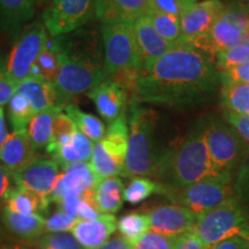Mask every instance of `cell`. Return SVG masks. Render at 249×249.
<instances>
[{
	"instance_id": "44dd1931",
	"label": "cell",
	"mask_w": 249,
	"mask_h": 249,
	"mask_svg": "<svg viewBox=\"0 0 249 249\" xmlns=\"http://www.w3.org/2000/svg\"><path fill=\"white\" fill-rule=\"evenodd\" d=\"M15 91L26 96L35 113L57 107L64 110L54 86L45 80L29 76L18 83Z\"/></svg>"
},
{
	"instance_id": "f1b7e54d",
	"label": "cell",
	"mask_w": 249,
	"mask_h": 249,
	"mask_svg": "<svg viewBox=\"0 0 249 249\" xmlns=\"http://www.w3.org/2000/svg\"><path fill=\"white\" fill-rule=\"evenodd\" d=\"M222 83L220 97L225 111L249 114V85L232 82Z\"/></svg>"
},
{
	"instance_id": "3957f363",
	"label": "cell",
	"mask_w": 249,
	"mask_h": 249,
	"mask_svg": "<svg viewBox=\"0 0 249 249\" xmlns=\"http://www.w3.org/2000/svg\"><path fill=\"white\" fill-rule=\"evenodd\" d=\"M211 163L204 138V121L191 129L179 144L158 154L152 178L161 186L182 188L209 178H220ZM232 178V177H230Z\"/></svg>"
},
{
	"instance_id": "cb8c5ba5",
	"label": "cell",
	"mask_w": 249,
	"mask_h": 249,
	"mask_svg": "<svg viewBox=\"0 0 249 249\" xmlns=\"http://www.w3.org/2000/svg\"><path fill=\"white\" fill-rule=\"evenodd\" d=\"M5 209L18 214H33L45 213L50 198H43L26 189L12 187L5 197Z\"/></svg>"
},
{
	"instance_id": "6da1fadb",
	"label": "cell",
	"mask_w": 249,
	"mask_h": 249,
	"mask_svg": "<svg viewBox=\"0 0 249 249\" xmlns=\"http://www.w3.org/2000/svg\"><path fill=\"white\" fill-rule=\"evenodd\" d=\"M220 82L213 61L187 45H177L140 71L134 99L140 104L186 107L213 97Z\"/></svg>"
},
{
	"instance_id": "277c9868",
	"label": "cell",
	"mask_w": 249,
	"mask_h": 249,
	"mask_svg": "<svg viewBox=\"0 0 249 249\" xmlns=\"http://www.w3.org/2000/svg\"><path fill=\"white\" fill-rule=\"evenodd\" d=\"M127 108L129 133L121 176L130 179L152 177L158 157L155 151V130L158 114L151 108L141 107L134 99H129Z\"/></svg>"
},
{
	"instance_id": "603a6c76",
	"label": "cell",
	"mask_w": 249,
	"mask_h": 249,
	"mask_svg": "<svg viewBox=\"0 0 249 249\" xmlns=\"http://www.w3.org/2000/svg\"><path fill=\"white\" fill-rule=\"evenodd\" d=\"M2 222L9 232L28 240L39 238L45 232V218L40 213L18 214L4 209Z\"/></svg>"
},
{
	"instance_id": "ba28073f",
	"label": "cell",
	"mask_w": 249,
	"mask_h": 249,
	"mask_svg": "<svg viewBox=\"0 0 249 249\" xmlns=\"http://www.w3.org/2000/svg\"><path fill=\"white\" fill-rule=\"evenodd\" d=\"M128 142L127 112L110 123L105 136L93 144L89 166L99 179L121 176Z\"/></svg>"
},
{
	"instance_id": "d4e9b609",
	"label": "cell",
	"mask_w": 249,
	"mask_h": 249,
	"mask_svg": "<svg viewBox=\"0 0 249 249\" xmlns=\"http://www.w3.org/2000/svg\"><path fill=\"white\" fill-rule=\"evenodd\" d=\"M124 182L118 177L103 179L95 188V203L99 213L114 214L124 204Z\"/></svg>"
},
{
	"instance_id": "c3c4849f",
	"label": "cell",
	"mask_w": 249,
	"mask_h": 249,
	"mask_svg": "<svg viewBox=\"0 0 249 249\" xmlns=\"http://www.w3.org/2000/svg\"><path fill=\"white\" fill-rule=\"evenodd\" d=\"M207 249H249V241L242 236H233L217 242Z\"/></svg>"
},
{
	"instance_id": "4316f807",
	"label": "cell",
	"mask_w": 249,
	"mask_h": 249,
	"mask_svg": "<svg viewBox=\"0 0 249 249\" xmlns=\"http://www.w3.org/2000/svg\"><path fill=\"white\" fill-rule=\"evenodd\" d=\"M60 59H59V43L57 37L49 38L45 48L40 52L35 64L30 70V77H38L53 85L58 75ZM28 76V77H29Z\"/></svg>"
},
{
	"instance_id": "681fc988",
	"label": "cell",
	"mask_w": 249,
	"mask_h": 249,
	"mask_svg": "<svg viewBox=\"0 0 249 249\" xmlns=\"http://www.w3.org/2000/svg\"><path fill=\"white\" fill-rule=\"evenodd\" d=\"M12 176L8 170L0 163V202L4 201L6 195L12 188Z\"/></svg>"
},
{
	"instance_id": "7a4b0ae2",
	"label": "cell",
	"mask_w": 249,
	"mask_h": 249,
	"mask_svg": "<svg viewBox=\"0 0 249 249\" xmlns=\"http://www.w3.org/2000/svg\"><path fill=\"white\" fill-rule=\"evenodd\" d=\"M59 66L53 86L62 107L107 79L96 31L77 29L58 36Z\"/></svg>"
},
{
	"instance_id": "6f0895ef",
	"label": "cell",
	"mask_w": 249,
	"mask_h": 249,
	"mask_svg": "<svg viewBox=\"0 0 249 249\" xmlns=\"http://www.w3.org/2000/svg\"><path fill=\"white\" fill-rule=\"evenodd\" d=\"M1 108H2V107H0V110H1Z\"/></svg>"
},
{
	"instance_id": "8992f818",
	"label": "cell",
	"mask_w": 249,
	"mask_h": 249,
	"mask_svg": "<svg viewBox=\"0 0 249 249\" xmlns=\"http://www.w3.org/2000/svg\"><path fill=\"white\" fill-rule=\"evenodd\" d=\"M232 182L233 178L220 177L201 180L182 188H170L160 185L158 194L169 198L172 203L188 209L196 217H200L234 196Z\"/></svg>"
},
{
	"instance_id": "30bf717a",
	"label": "cell",
	"mask_w": 249,
	"mask_h": 249,
	"mask_svg": "<svg viewBox=\"0 0 249 249\" xmlns=\"http://www.w3.org/2000/svg\"><path fill=\"white\" fill-rule=\"evenodd\" d=\"M49 34L43 22H34L24 28L9 52L6 68L17 85L27 79L30 70L45 48Z\"/></svg>"
},
{
	"instance_id": "9a60e30c",
	"label": "cell",
	"mask_w": 249,
	"mask_h": 249,
	"mask_svg": "<svg viewBox=\"0 0 249 249\" xmlns=\"http://www.w3.org/2000/svg\"><path fill=\"white\" fill-rule=\"evenodd\" d=\"M130 28L139 50L142 71L151 66L158 58L177 46L158 35L147 15L132 21Z\"/></svg>"
},
{
	"instance_id": "7bdbcfd3",
	"label": "cell",
	"mask_w": 249,
	"mask_h": 249,
	"mask_svg": "<svg viewBox=\"0 0 249 249\" xmlns=\"http://www.w3.org/2000/svg\"><path fill=\"white\" fill-rule=\"evenodd\" d=\"M79 222V219L59 210L45 219V232L61 233L68 232Z\"/></svg>"
},
{
	"instance_id": "ee69618b",
	"label": "cell",
	"mask_w": 249,
	"mask_h": 249,
	"mask_svg": "<svg viewBox=\"0 0 249 249\" xmlns=\"http://www.w3.org/2000/svg\"><path fill=\"white\" fill-rule=\"evenodd\" d=\"M18 85L9 76L6 64L0 59V107L8 103L12 96L14 95Z\"/></svg>"
},
{
	"instance_id": "d6a6232c",
	"label": "cell",
	"mask_w": 249,
	"mask_h": 249,
	"mask_svg": "<svg viewBox=\"0 0 249 249\" xmlns=\"http://www.w3.org/2000/svg\"><path fill=\"white\" fill-rule=\"evenodd\" d=\"M8 118L13 130L26 129L35 112L31 107L29 101L21 92L15 91L7 103Z\"/></svg>"
},
{
	"instance_id": "816d5d0a",
	"label": "cell",
	"mask_w": 249,
	"mask_h": 249,
	"mask_svg": "<svg viewBox=\"0 0 249 249\" xmlns=\"http://www.w3.org/2000/svg\"><path fill=\"white\" fill-rule=\"evenodd\" d=\"M8 133H7V127H6V121L4 116V108L0 110V148L4 144V142L7 139Z\"/></svg>"
},
{
	"instance_id": "f5cc1de1",
	"label": "cell",
	"mask_w": 249,
	"mask_h": 249,
	"mask_svg": "<svg viewBox=\"0 0 249 249\" xmlns=\"http://www.w3.org/2000/svg\"><path fill=\"white\" fill-rule=\"evenodd\" d=\"M50 0H38V6H48Z\"/></svg>"
},
{
	"instance_id": "1f68e13d",
	"label": "cell",
	"mask_w": 249,
	"mask_h": 249,
	"mask_svg": "<svg viewBox=\"0 0 249 249\" xmlns=\"http://www.w3.org/2000/svg\"><path fill=\"white\" fill-rule=\"evenodd\" d=\"M38 7V0H0V18L11 24L30 20Z\"/></svg>"
},
{
	"instance_id": "ffe728a7",
	"label": "cell",
	"mask_w": 249,
	"mask_h": 249,
	"mask_svg": "<svg viewBox=\"0 0 249 249\" xmlns=\"http://www.w3.org/2000/svg\"><path fill=\"white\" fill-rule=\"evenodd\" d=\"M36 158V151L28 139L26 129L13 130L8 134L4 144L0 148V163L9 173L20 171Z\"/></svg>"
},
{
	"instance_id": "4dcf8cb0",
	"label": "cell",
	"mask_w": 249,
	"mask_h": 249,
	"mask_svg": "<svg viewBox=\"0 0 249 249\" xmlns=\"http://www.w3.org/2000/svg\"><path fill=\"white\" fill-rule=\"evenodd\" d=\"M117 229L121 238L132 245L136 244L150 229L148 214L139 211L124 213L117 222Z\"/></svg>"
},
{
	"instance_id": "836d02e7",
	"label": "cell",
	"mask_w": 249,
	"mask_h": 249,
	"mask_svg": "<svg viewBox=\"0 0 249 249\" xmlns=\"http://www.w3.org/2000/svg\"><path fill=\"white\" fill-rule=\"evenodd\" d=\"M62 111H59L53 119L51 140H50L49 145L45 149L50 155L57 150L58 148H60L61 145L70 142L71 135L76 129L75 124H74L71 118Z\"/></svg>"
},
{
	"instance_id": "7402d4cb",
	"label": "cell",
	"mask_w": 249,
	"mask_h": 249,
	"mask_svg": "<svg viewBox=\"0 0 249 249\" xmlns=\"http://www.w3.org/2000/svg\"><path fill=\"white\" fill-rule=\"evenodd\" d=\"M93 149V143L83 135L80 130L75 129L71 141L61 145L51 154L52 160L65 170L66 167L77 163H89Z\"/></svg>"
},
{
	"instance_id": "9c48e42d",
	"label": "cell",
	"mask_w": 249,
	"mask_h": 249,
	"mask_svg": "<svg viewBox=\"0 0 249 249\" xmlns=\"http://www.w3.org/2000/svg\"><path fill=\"white\" fill-rule=\"evenodd\" d=\"M204 138L214 170L220 176L233 178L247 145L218 118L204 120Z\"/></svg>"
},
{
	"instance_id": "db71d44e",
	"label": "cell",
	"mask_w": 249,
	"mask_h": 249,
	"mask_svg": "<svg viewBox=\"0 0 249 249\" xmlns=\"http://www.w3.org/2000/svg\"><path fill=\"white\" fill-rule=\"evenodd\" d=\"M241 4L242 5H244L245 6V7L246 8H247L248 9V11H249V0H241Z\"/></svg>"
},
{
	"instance_id": "11a10c76",
	"label": "cell",
	"mask_w": 249,
	"mask_h": 249,
	"mask_svg": "<svg viewBox=\"0 0 249 249\" xmlns=\"http://www.w3.org/2000/svg\"><path fill=\"white\" fill-rule=\"evenodd\" d=\"M244 43H247V44L249 45V33L246 34V35L244 36Z\"/></svg>"
},
{
	"instance_id": "7dc6e473",
	"label": "cell",
	"mask_w": 249,
	"mask_h": 249,
	"mask_svg": "<svg viewBox=\"0 0 249 249\" xmlns=\"http://www.w3.org/2000/svg\"><path fill=\"white\" fill-rule=\"evenodd\" d=\"M80 202L81 195H66L55 203L59 204L61 211L77 219V207H79Z\"/></svg>"
},
{
	"instance_id": "e575fe53",
	"label": "cell",
	"mask_w": 249,
	"mask_h": 249,
	"mask_svg": "<svg viewBox=\"0 0 249 249\" xmlns=\"http://www.w3.org/2000/svg\"><path fill=\"white\" fill-rule=\"evenodd\" d=\"M158 182L144 177H136L130 180L126 188H124V201L128 202L129 204H139L152 194H158Z\"/></svg>"
},
{
	"instance_id": "bcb514c9",
	"label": "cell",
	"mask_w": 249,
	"mask_h": 249,
	"mask_svg": "<svg viewBox=\"0 0 249 249\" xmlns=\"http://www.w3.org/2000/svg\"><path fill=\"white\" fill-rule=\"evenodd\" d=\"M172 249H207L198 236L193 231L186 232L174 238Z\"/></svg>"
},
{
	"instance_id": "ac0fdd59",
	"label": "cell",
	"mask_w": 249,
	"mask_h": 249,
	"mask_svg": "<svg viewBox=\"0 0 249 249\" xmlns=\"http://www.w3.org/2000/svg\"><path fill=\"white\" fill-rule=\"evenodd\" d=\"M117 230L114 214L101 213L93 220H79L71 230V235L85 249H98Z\"/></svg>"
},
{
	"instance_id": "5b68a950",
	"label": "cell",
	"mask_w": 249,
	"mask_h": 249,
	"mask_svg": "<svg viewBox=\"0 0 249 249\" xmlns=\"http://www.w3.org/2000/svg\"><path fill=\"white\" fill-rule=\"evenodd\" d=\"M249 231V208L233 197L197 217L193 232L205 248L233 236L245 238Z\"/></svg>"
},
{
	"instance_id": "f546056e",
	"label": "cell",
	"mask_w": 249,
	"mask_h": 249,
	"mask_svg": "<svg viewBox=\"0 0 249 249\" xmlns=\"http://www.w3.org/2000/svg\"><path fill=\"white\" fill-rule=\"evenodd\" d=\"M145 15L149 18L152 27L157 31L158 35L174 45H181L182 34L179 18L161 13V12L155 11L151 8L148 9Z\"/></svg>"
},
{
	"instance_id": "60d3db41",
	"label": "cell",
	"mask_w": 249,
	"mask_h": 249,
	"mask_svg": "<svg viewBox=\"0 0 249 249\" xmlns=\"http://www.w3.org/2000/svg\"><path fill=\"white\" fill-rule=\"evenodd\" d=\"M224 120L234 130L239 139L249 147V114L224 111Z\"/></svg>"
},
{
	"instance_id": "f35d334b",
	"label": "cell",
	"mask_w": 249,
	"mask_h": 249,
	"mask_svg": "<svg viewBox=\"0 0 249 249\" xmlns=\"http://www.w3.org/2000/svg\"><path fill=\"white\" fill-rule=\"evenodd\" d=\"M39 249H85L68 232L49 233L40 238Z\"/></svg>"
},
{
	"instance_id": "e0dca14e",
	"label": "cell",
	"mask_w": 249,
	"mask_h": 249,
	"mask_svg": "<svg viewBox=\"0 0 249 249\" xmlns=\"http://www.w3.org/2000/svg\"><path fill=\"white\" fill-rule=\"evenodd\" d=\"M101 179L92 172L89 163H77L62 170L50 195V201L57 202L66 195H81L95 189Z\"/></svg>"
},
{
	"instance_id": "ab89813d",
	"label": "cell",
	"mask_w": 249,
	"mask_h": 249,
	"mask_svg": "<svg viewBox=\"0 0 249 249\" xmlns=\"http://www.w3.org/2000/svg\"><path fill=\"white\" fill-rule=\"evenodd\" d=\"M197 0H149V8L179 18Z\"/></svg>"
},
{
	"instance_id": "83f0119b",
	"label": "cell",
	"mask_w": 249,
	"mask_h": 249,
	"mask_svg": "<svg viewBox=\"0 0 249 249\" xmlns=\"http://www.w3.org/2000/svg\"><path fill=\"white\" fill-rule=\"evenodd\" d=\"M64 111L75 124L76 129L86 135L92 143L99 142L105 136L107 127L99 118L81 111L79 107L71 103L64 107Z\"/></svg>"
},
{
	"instance_id": "9f6ffc18",
	"label": "cell",
	"mask_w": 249,
	"mask_h": 249,
	"mask_svg": "<svg viewBox=\"0 0 249 249\" xmlns=\"http://www.w3.org/2000/svg\"><path fill=\"white\" fill-rule=\"evenodd\" d=\"M245 239H247V240L249 241V231L247 232V234H246V236H245Z\"/></svg>"
},
{
	"instance_id": "52a82bcc",
	"label": "cell",
	"mask_w": 249,
	"mask_h": 249,
	"mask_svg": "<svg viewBox=\"0 0 249 249\" xmlns=\"http://www.w3.org/2000/svg\"><path fill=\"white\" fill-rule=\"evenodd\" d=\"M102 50L107 79L123 71H142L130 22L103 23Z\"/></svg>"
},
{
	"instance_id": "b9f144b4",
	"label": "cell",
	"mask_w": 249,
	"mask_h": 249,
	"mask_svg": "<svg viewBox=\"0 0 249 249\" xmlns=\"http://www.w3.org/2000/svg\"><path fill=\"white\" fill-rule=\"evenodd\" d=\"M174 238L148 231L136 244L133 245V249H172Z\"/></svg>"
},
{
	"instance_id": "7c38bea8",
	"label": "cell",
	"mask_w": 249,
	"mask_h": 249,
	"mask_svg": "<svg viewBox=\"0 0 249 249\" xmlns=\"http://www.w3.org/2000/svg\"><path fill=\"white\" fill-rule=\"evenodd\" d=\"M59 174V165L53 160L36 158L23 169L11 173V176L15 187L26 189L43 198H50Z\"/></svg>"
},
{
	"instance_id": "5bb4252c",
	"label": "cell",
	"mask_w": 249,
	"mask_h": 249,
	"mask_svg": "<svg viewBox=\"0 0 249 249\" xmlns=\"http://www.w3.org/2000/svg\"><path fill=\"white\" fill-rule=\"evenodd\" d=\"M225 4L222 0H204L196 2L180 17L182 43L202 37L209 31L222 15Z\"/></svg>"
},
{
	"instance_id": "74e56055",
	"label": "cell",
	"mask_w": 249,
	"mask_h": 249,
	"mask_svg": "<svg viewBox=\"0 0 249 249\" xmlns=\"http://www.w3.org/2000/svg\"><path fill=\"white\" fill-rule=\"evenodd\" d=\"M220 18L235 26L241 33H244V35L249 33L248 9L241 2H231L225 5Z\"/></svg>"
},
{
	"instance_id": "d590c367",
	"label": "cell",
	"mask_w": 249,
	"mask_h": 249,
	"mask_svg": "<svg viewBox=\"0 0 249 249\" xmlns=\"http://www.w3.org/2000/svg\"><path fill=\"white\" fill-rule=\"evenodd\" d=\"M234 197L249 208V147L247 145L242 160L233 176Z\"/></svg>"
},
{
	"instance_id": "4fadbf2b",
	"label": "cell",
	"mask_w": 249,
	"mask_h": 249,
	"mask_svg": "<svg viewBox=\"0 0 249 249\" xmlns=\"http://www.w3.org/2000/svg\"><path fill=\"white\" fill-rule=\"evenodd\" d=\"M151 231L161 235L174 236L193 231L197 217L179 204H160L148 211Z\"/></svg>"
},
{
	"instance_id": "f6af8a7d",
	"label": "cell",
	"mask_w": 249,
	"mask_h": 249,
	"mask_svg": "<svg viewBox=\"0 0 249 249\" xmlns=\"http://www.w3.org/2000/svg\"><path fill=\"white\" fill-rule=\"evenodd\" d=\"M219 74L222 82L247 83L249 85V61L224 71Z\"/></svg>"
},
{
	"instance_id": "484cf974",
	"label": "cell",
	"mask_w": 249,
	"mask_h": 249,
	"mask_svg": "<svg viewBox=\"0 0 249 249\" xmlns=\"http://www.w3.org/2000/svg\"><path fill=\"white\" fill-rule=\"evenodd\" d=\"M59 111H62V108H50L37 112L28 123L26 132L35 151L43 150L49 145L52 135L53 119Z\"/></svg>"
},
{
	"instance_id": "8d00e7d4",
	"label": "cell",
	"mask_w": 249,
	"mask_h": 249,
	"mask_svg": "<svg viewBox=\"0 0 249 249\" xmlns=\"http://www.w3.org/2000/svg\"><path fill=\"white\" fill-rule=\"evenodd\" d=\"M214 67L216 70L222 73V71L230 70V68L238 66V65L245 64L249 61V45L247 43H241V44L231 48L226 51L220 52L216 55L214 59Z\"/></svg>"
},
{
	"instance_id": "d6986e66",
	"label": "cell",
	"mask_w": 249,
	"mask_h": 249,
	"mask_svg": "<svg viewBox=\"0 0 249 249\" xmlns=\"http://www.w3.org/2000/svg\"><path fill=\"white\" fill-rule=\"evenodd\" d=\"M149 0H96L93 15L99 22H132L147 14Z\"/></svg>"
},
{
	"instance_id": "f907efd6",
	"label": "cell",
	"mask_w": 249,
	"mask_h": 249,
	"mask_svg": "<svg viewBox=\"0 0 249 249\" xmlns=\"http://www.w3.org/2000/svg\"><path fill=\"white\" fill-rule=\"evenodd\" d=\"M98 249H133V245L124 240L120 235L114 236L101 246Z\"/></svg>"
},
{
	"instance_id": "2e32d148",
	"label": "cell",
	"mask_w": 249,
	"mask_h": 249,
	"mask_svg": "<svg viewBox=\"0 0 249 249\" xmlns=\"http://www.w3.org/2000/svg\"><path fill=\"white\" fill-rule=\"evenodd\" d=\"M99 116L107 123H112L126 112L129 93L119 83L107 79L88 92Z\"/></svg>"
},
{
	"instance_id": "8fae6325",
	"label": "cell",
	"mask_w": 249,
	"mask_h": 249,
	"mask_svg": "<svg viewBox=\"0 0 249 249\" xmlns=\"http://www.w3.org/2000/svg\"><path fill=\"white\" fill-rule=\"evenodd\" d=\"M96 0H50L43 12V24L51 37L80 29L92 18Z\"/></svg>"
}]
</instances>
